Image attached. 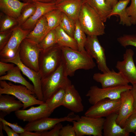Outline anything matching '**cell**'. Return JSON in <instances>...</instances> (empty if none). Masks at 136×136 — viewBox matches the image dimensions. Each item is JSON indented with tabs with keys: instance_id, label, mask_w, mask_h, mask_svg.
Returning <instances> with one entry per match:
<instances>
[{
	"instance_id": "1",
	"label": "cell",
	"mask_w": 136,
	"mask_h": 136,
	"mask_svg": "<svg viewBox=\"0 0 136 136\" xmlns=\"http://www.w3.org/2000/svg\"><path fill=\"white\" fill-rule=\"evenodd\" d=\"M61 47L62 61L67 76H74L77 70H89L96 66L93 58L86 50L80 51L67 47Z\"/></svg>"
},
{
	"instance_id": "2",
	"label": "cell",
	"mask_w": 136,
	"mask_h": 136,
	"mask_svg": "<svg viewBox=\"0 0 136 136\" xmlns=\"http://www.w3.org/2000/svg\"><path fill=\"white\" fill-rule=\"evenodd\" d=\"M78 20L87 36H97L105 33L104 22L100 16L90 6L83 2Z\"/></svg>"
},
{
	"instance_id": "3",
	"label": "cell",
	"mask_w": 136,
	"mask_h": 136,
	"mask_svg": "<svg viewBox=\"0 0 136 136\" xmlns=\"http://www.w3.org/2000/svg\"><path fill=\"white\" fill-rule=\"evenodd\" d=\"M4 94L13 95L20 101L23 104V109L45 102L38 100L35 93L24 85L0 80V95Z\"/></svg>"
},
{
	"instance_id": "4",
	"label": "cell",
	"mask_w": 136,
	"mask_h": 136,
	"mask_svg": "<svg viewBox=\"0 0 136 136\" xmlns=\"http://www.w3.org/2000/svg\"><path fill=\"white\" fill-rule=\"evenodd\" d=\"M66 75L64 64L62 62L58 68L47 77L41 80V87L43 101H46L58 89L66 87L71 82Z\"/></svg>"
},
{
	"instance_id": "5",
	"label": "cell",
	"mask_w": 136,
	"mask_h": 136,
	"mask_svg": "<svg viewBox=\"0 0 136 136\" xmlns=\"http://www.w3.org/2000/svg\"><path fill=\"white\" fill-rule=\"evenodd\" d=\"M62 61L61 47L57 44L44 51H41L39 59V72L41 80L47 77L58 68Z\"/></svg>"
},
{
	"instance_id": "6",
	"label": "cell",
	"mask_w": 136,
	"mask_h": 136,
	"mask_svg": "<svg viewBox=\"0 0 136 136\" xmlns=\"http://www.w3.org/2000/svg\"><path fill=\"white\" fill-rule=\"evenodd\" d=\"M105 119L103 117L94 118L85 115L80 117L72 122L76 136H102Z\"/></svg>"
},
{
	"instance_id": "7",
	"label": "cell",
	"mask_w": 136,
	"mask_h": 136,
	"mask_svg": "<svg viewBox=\"0 0 136 136\" xmlns=\"http://www.w3.org/2000/svg\"><path fill=\"white\" fill-rule=\"evenodd\" d=\"M132 87V86L129 84L101 88L97 86H93L90 87L86 96L88 97L89 103L93 105L98 101L105 98H120L122 92L131 89Z\"/></svg>"
},
{
	"instance_id": "8",
	"label": "cell",
	"mask_w": 136,
	"mask_h": 136,
	"mask_svg": "<svg viewBox=\"0 0 136 136\" xmlns=\"http://www.w3.org/2000/svg\"><path fill=\"white\" fill-rule=\"evenodd\" d=\"M41 51L38 44L25 38L21 42L19 49L20 60L26 66L39 72V59Z\"/></svg>"
},
{
	"instance_id": "9",
	"label": "cell",
	"mask_w": 136,
	"mask_h": 136,
	"mask_svg": "<svg viewBox=\"0 0 136 136\" xmlns=\"http://www.w3.org/2000/svg\"><path fill=\"white\" fill-rule=\"evenodd\" d=\"M0 61L12 63L18 66L22 73L32 82L34 87V92L37 99L43 101L40 74L39 72L30 69L22 63L19 57V50L17 53L13 56L0 58Z\"/></svg>"
},
{
	"instance_id": "10",
	"label": "cell",
	"mask_w": 136,
	"mask_h": 136,
	"mask_svg": "<svg viewBox=\"0 0 136 136\" xmlns=\"http://www.w3.org/2000/svg\"><path fill=\"white\" fill-rule=\"evenodd\" d=\"M121 104L120 98H105L92 105L86 112L85 115L94 118L106 117L112 113H118Z\"/></svg>"
},
{
	"instance_id": "11",
	"label": "cell",
	"mask_w": 136,
	"mask_h": 136,
	"mask_svg": "<svg viewBox=\"0 0 136 136\" xmlns=\"http://www.w3.org/2000/svg\"><path fill=\"white\" fill-rule=\"evenodd\" d=\"M85 49L87 53L96 62L98 69L102 73L110 70L107 65L105 50L95 36H87Z\"/></svg>"
},
{
	"instance_id": "12",
	"label": "cell",
	"mask_w": 136,
	"mask_h": 136,
	"mask_svg": "<svg viewBox=\"0 0 136 136\" xmlns=\"http://www.w3.org/2000/svg\"><path fill=\"white\" fill-rule=\"evenodd\" d=\"M69 113L66 116L60 118H50L46 117L36 120L29 122L24 127L26 131L42 132L51 129L57 124L67 121L73 122L78 119L80 117Z\"/></svg>"
},
{
	"instance_id": "13",
	"label": "cell",
	"mask_w": 136,
	"mask_h": 136,
	"mask_svg": "<svg viewBox=\"0 0 136 136\" xmlns=\"http://www.w3.org/2000/svg\"><path fill=\"white\" fill-rule=\"evenodd\" d=\"M31 31L17 26L13 28L10 38L5 47L0 51V58L12 57L18 52L22 41Z\"/></svg>"
},
{
	"instance_id": "14",
	"label": "cell",
	"mask_w": 136,
	"mask_h": 136,
	"mask_svg": "<svg viewBox=\"0 0 136 136\" xmlns=\"http://www.w3.org/2000/svg\"><path fill=\"white\" fill-rule=\"evenodd\" d=\"M134 52L127 49L123 55V60L117 61L116 67L132 85L136 83V67L133 59Z\"/></svg>"
},
{
	"instance_id": "15",
	"label": "cell",
	"mask_w": 136,
	"mask_h": 136,
	"mask_svg": "<svg viewBox=\"0 0 136 136\" xmlns=\"http://www.w3.org/2000/svg\"><path fill=\"white\" fill-rule=\"evenodd\" d=\"M52 113L45 102L37 107L31 106L28 109H20L15 112L18 119L28 122L49 117Z\"/></svg>"
},
{
	"instance_id": "16",
	"label": "cell",
	"mask_w": 136,
	"mask_h": 136,
	"mask_svg": "<svg viewBox=\"0 0 136 136\" xmlns=\"http://www.w3.org/2000/svg\"><path fill=\"white\" fill-rule=\"evenodd\" d=\"M93 78L101 84L102 88L126 85L129 83L121 73L117 72L113 70L106 73H95Z\"/></svg>"
},
{
	"instance_id": "17",
	"label": "cell",
	"mask_w": 136,
	"mask_h": 136,
	"mask_svg": "<svg viewBox=\"0 0 136 136\" xmlns=\"http://www.w3.org/2000/svg\"><path fill=\"white\" fill-rule=\"evenodd\" d=\"M120 99L121 104L116 122L118 124L123 128L126 120L134 110L131 89L122 92Z\"/></svg>"
},
{
	"instance_id": "18",
	"label": "cell",
	"mask_w": 136,
	"mask_h": 136,
	"mask_svg": "<svg viewBox=\"0 0 136 136\" xmlns=\"http://www.w3.org/2000/svg\"><path fill=\"white\" fill-rule=\"evenodd\" d=\"M62 106L74 113L83 111L84 106L81 98L74 85L71 84L66 88Z\"/></svg>"
},
{
	"instance_id": "19",
	"label": "cell",
	"mask_w": 136,
	"mask_h": 136,
	"mask_svg": "<svg viewBox=\"0 0 136 136\" xmlns=\"http://www.w3.org/2000/svg\"><path fill=\"white\" fill-rule=\"evenodd\" d=\"M36 10L32 15L20 27L23 29L31 31L36 25L40 19L48 12L57 9L55 3H43L35 2Z\"/></svg>"
},
{
	"instance_id": "20",
	"label": "cell",
	"mask_w": 136,
	"mask_h": 136,
	"mask_svg": "<svg viewBox=\"0 0 136 136\" xmlns=\"http://www.w3.org/2000/svg\"><path fill=\"white\" fill-rule=\"evenodd\" d=\"M118 113H112L106 117L103 125V135L129 136V133L118 124L116 122Z\"/></svg>"
},
{
	"instance_id": "21",
	"label": "cell",
	"mask_w": 136,
	"mask_h": 136,
	"mask_svg": "<svg viewBox=\"0 0 136 136\" xmlns=\"http://www.w3.org/2000/svg\"><path fill=\"white\" fill-rule=\"evenodd\" d=\"M16 98L9 94L0 95V117L4 118L7 115L23 108V103L20 100H16Z\"/></svg>"
},
{
	"instance_id": "22",
	"label": "cell",
	"mask_w": 136,
	"mask_h": 136,
	"mask_svg": "<svg viewBox=\"0 0 136 136\" xmlns=\"http://www.w3.org/2000/svg\"><path fill=\"white\" fill-rule=\"evenodd\" d=\"M83 0H65L56 4L57 8L74 21L78 19Z\"/></svg>"
},
{
	"instance_id": "23",
	"label": "cell",
	"mask_w": 136,
	"mask_h": 136,
	"mask_svg": "<svg viewBox=\"0 0 136 136\" xmlns=\"http://www.w3.org/2000/svg\"><path fill=\"white\" fill-rule=\"evenodd\" d=\"M50 31L47 20L44 15L39 20L25 39L38 44Z\"/></svg>"
},
{
	"instance_id": "24",
	"label": "cell",
	"mask_w": 136,
	"mask_h": 136,
	"mask_svg": "<svg viewBox=\"0 0 136 136\" xmlns=\"http://www.w3.org/2000/svg\"><path fill=\"white\" fill-rule=\"evenodd\" d=\"M29 3L20 0H0V9L5 15L17 19L23 7Z\"/></svg>"
},
{
	"instance_id": "25",
	"label": "cell",
	"mask_w": 136,
	"mask_h": 136,
	"mask_svg": "<svg viewBox=\"0 0 136 136\" xmlns=\"http://www.w3.org/2000/svg\"><path fill=\"white\" fill-rule=\"evenodd\" d=\"M130 0H120L113 6L109 18L112 16L118 15L120 17L119 23L129 26L132 24L130 17L127 13L126 9Z\"/></svg>"
},
{
	"instance_id": "26",
	"label": "cell",
	"mask_w": 136,
	"mask_h": 136,
	"mask_svg": "<svg viewBox=\"0 0 136 136\" xmlns=\"http://www.w3.org/2000/svg\"><path fill=\"white\" fill-rule=\"evenodd\" d=\"M21 71L19 67L16 65L13 68L8 71L6 75L1 76L0 80H8L20 84L25 86L34 92L33 85L31 84L22 76L21 74Z\"/></svg>"
},
{
	"instance_id": "27",
	"label": "cell",
	"mask_w": 136,
	"mask_h": 136,
	"mask_svg": "<svg viewBox=\"0 0 136 136\" xmlns=\"http://www.w3.org/2000/svg\"><path fill=\"white\" fill-rule=\"evenodd\" d=\"M97 13L104 22L109 18L112 8L106 0H83Z\"/></svg>"
},
{
	"instance_id": "28",
	"label": "cell",
	"mask_w": 136,
	"mask_h": 136,
	"mask_svg": "<svg viewBox=\"0 0 136 136\" xmlns=\"http://www.w3.org/2000/svg\"><path fill=\"white\" fill-rule=\"evenodd\" d=\"M56 44L60 47H67L78 50L74 38L67 33L59 26L55 29Z\"/></svg>"
},
{
	"instance_id": "29",
	"label": "cell",
	"mask_w": 136,
	"mask_h": 136,
	"mask_svg": "<svg viewBox=\"0 0 136 136\" xmlns=\"http://www.w3.org/2000/svg\"><path fill=\"white\" fill-rule=\"evenodd\" d=\"M66 87H62L58 89L46 101L49 110L52 113L56 108L62 106Z\"/></svg>"
},
{
	"instance_id": "30",
	"label": "cell",
	"mask_w": 136,
	"mask_h": 136,
	"mask_svg": "<svg viewBox=\"0 0 136 136\" xmlns=\"http://www.w3.org/2000/svg\"><path fill=\"white\" fill-rule=\"evenodd\" d=\"M44 15L50 30L55 29L59 25L63 18V13L57 8L48 12Z\"/></svg>"
},
{
	"instance_id": "31",
	"label": "cell",
	"mask_w": 136,
	"mask_h": 136,
	"mask_svg": "<svg viewBox=\"0 0 136 136\" xmlns=\"http://www.w3.org/2000/svg\"><path fill=\"white\" fill-rule=\"evenodd\" d=\"M75 28L74 35V38L76 41L78 46V51H84L87 36L82 27L78 20L75 21Z\"/></svg>"
},
{
	"instance_id": "32",
	"label": "cell",
	"mask_w": 136,
	"mask_h": 136,
	"mask_svg": "<svg viewBox=\"0 0 136 136\" xmlns=\"http://www.w3.org/2000/svg\"><path fill=\"white\" fill-rule=\"evenodd\" d=\"M36 6L35 2L29 3L22 9L20 14L17 19L18 25L20 26L35 13Z\"/></svg>"
},
{
	"instance_id": "33",
	"label": "cell",
	"mask_w": 136,
	"mask_h": 136,
	"mask_svg": "<svg viewBox=\"0 0 136 136\" xmlns=\"http://www.w3.org/2000/svg\"><path fill=\"white\" fill-rule=\"evenodd\" d=\"M56 44L55 29L50 30L38 44L41 51L47 50Z\"/></svg>"
},
{
	"instance_id": "34",
	"label": "cell",
	"mask_w": 136,
	"mask_h": 136,
	"mask_svg": "<svg viewBox=\"0 0 136 136\" xmlns=\"http://www.w3.org/2000/svg\"><path fill=\"white\" fill-rule=\"evenodd\" d=\"M59 26L67 33L74 38L75 21L63 13V18Z\"/></svg>"
},
{
	"instance_id": "35",
	"label": "cell",
	"mask_w": 136,
	"mask_h": 136,
	"mask_svg": "<svg viewBox=\"0 0 136 136\" xmlns=\"http://www.w3.org/2000/svg\"><path fill=\"white\" fill-rule=\"evenodd\" d=\"M17 19L5 14L1 17L0 21V32L12 29L18 25Z\"/></svg>"
},
{
	"instance_id": "36",
	"label": "cell",
	"mask_w": 136,
	"mask_h": 136,
	"mask_svg": "<svg viewBox=\"0 0 136 136\" xmlns=\"http://www.w3.org/2000/svg\"><path fill=\"white\" fill-rule=\"evenodd\" d=\"M123 128L125 131L130 133H134L136 130V109L126 120Z\"/></svg>"
},
{
	"instance_id": "37",
	"label": "cell",
	"mask_w": 136,
	"mask_h": 136,
	"mask_svg": "<svg viewBox=\"0 0 136 136\" xmlns=\"http://www.w3.org/2000/svg\"><path fill=\"white\" fill-rule=\"evenodd\" d=\"M117 41L124 47L128 46L136 47V35H125L118 38Z\"/></svg>"
},
{
	"instance_id": "38",
	"label": "cell",
	"mask_w": 136,
	"mask_h": 136,
	"mask_svg": "<svg viewBox=\"0 0 136 136\" xmlns=\"http://www.w3.org/2000/svg\"><path fill=\"white\" fill-rule=\"evenodd\" d=\"M13 28L0 32V51L5 47L11 37Z\"/></svg>"
},
{
	"instance_id": "39",
	"label": "cell",
	"mask_w": 136,
	"mask_h": 136,
	"mask_svg": "<svg viewBox=\"0 0 136 136\" xmlns=\"http://www.w3.org/2000/svg\"><path fill=\"white\" fill-rule=\"evenodd\" d=\"M129 6L127 7L126 11L130 17L132 24H136V0H130Z\"/></svg>"
},
{
	"instance_id": "40",
	"label": "cell",
	"mask_w": 136,
	"mask_h": 136,
	"mask_svg": "<svg viewBox=\"0 0 136 136\" xmlns=\"http://www.w3.org/2000/svg\"><path fill=\"white\" fill-rule=\"evenodd\" d=\"M61 123L57 124L50 131L41 132V136H59L60 130L63 126Z\"/></svg>"
},
{
	"instance_id": "41",
	"label": "cell",
	"mask_w": 136,
	"mask_h": 136,
	"mask_svg": "<svg viewBox=\"0 0 136 136\" xmlns=\"http://www.w3.org/2000/svg\"><path fill=\"white\" fill-rule=\"evenodd\" d=\"M59 136H76L73 126L68 124L62 126L60 130Z\"/></svg>"
},
{
	"instance_id": "42",
	"label": "cell",
	"mask_w": 136,
	"mask_h": 136,
	"mask_svg": "<svg viewBox=\"0 0 136 136\" xmlns=\"http://www.w3.org/2000/svg\"><path fill=\"white\" fill-rule=\"evenodd\" d=\"M0 121L8 126L15 132L19 134L24 132L26 130L24 128L19 125L17 123H11L7 121L4 118L1 117H0Z\"/></svg>"
},
{
	"instance_id": "43",
	"label": "cell",
	"mask_w": 136,
	"mask_h": 136,
	"mask_svg": "<svg viewBox=\"0 0 136 136\" xmlns=\"http://www.w3.org/2000/svg\"><path fill=\"white\" fill-rule=\"evenodd\" d=\"M15 64L8 63L7 62L0 61V76L6 75V72L11 69L15 66Z\"/></svg>"
},
{
	"instance_id": "44",
	"label": "cell",
	"mask_w": 136,
	"mask_h": 136,
	"mask_svg": "<svg viewBox=\"0 0 136 136\" xmlns=\"http://www.w3.org/2000/svg\"><path fill=\"white\" fill-rule=\"evenodd\" d=\"M3 123V129L6 132L8 136H20V134L15 132L7 125Z\"/></svg>"
},
{
	"instance_id": "45",
	"label": "cell",
	"mask_w": 136,
	"mask_h": 136,
	"mask_svg": "<svg viewBox=\"0 0 136 136\" xmlns=\"http://www.w3.org/2000/svg\"><path fill=\"white\" fill-rule=\"evenodd\" d=\"M132 85L131 89L132 95L133 99V106L134 109H136V83Z\"/></svg>"
},
{
	"instance_id": "46",
	"label": "cell",
	"mask_w": 136,
	"mask_h": 136,
	"mask_svg": "<svg viewBox=\"0 0 136 136\" xmlns=\"http://www.w3.org/2000/svg\"><path fill=\"white\" fill-rule=\"evenodd\" d=\"M41 132L32 131L25 130L24 132L20 134V136H41Z\"/></svg>"
},
{
	"instance_id": "47",
	"label": "cell",
	"mask_w": 136,
	"mask_h": 136,
	"mask_svg": "<svg viewBox=\"0 0 136 136\" xmlns=\"http://www.w3.org/2000/svg\"><path fill=\"white\" fill-rule=\"evenodd\" d=\"M22 2L30 3L35 2H40L48 3H56V0H20Z\"/></svg>"
},
{
	"instance_id": "48",
	"label": "cell",
	"mask_w": 136,
	"mask_h": 136,
	"mask_svg": "<svg viewBox=\"0 0 136 136\" xmlns=\"http://www.w3.org/2000/svg\"><path fill=\"white\" fill-rule=\"evenodd\" d=\"M108 3L112 7L118 2V0H106Z\"/></svg>"
},
{
	"instance_id": "49",
	"label": "cell",
	"mask_w": 136,
	"mask_h": 136,
	"mask_svg": "<svg viewBox=\"0 0 136 136\" xmlns=\"http://www.w3.org/2000/svg\"><path fill=\"white\" fill-rule=\"evenodd\" d=\"M3 129V124L2 122L0 121V136H4L2 130Z\"/></svg>"
},
{
	"instance_id": "50",
	"label": "cell",
	"mask_w": 136,
	"mask_h": 136,
	"mask_svg": "<svg viewBox=\"0 0 136 136\" xmlns=\"http://www.w3.org/2000/svg\"><path fill=\"white\" fill-rule=\"evenodd\" d=\"M65 0H56L55 3L56 4H57L60 3Z\"/></svg>"
},
{
	"instance_id": "51",
	"label": "cell",
	"mask_w": 136,
	"mask_h": 136,
	"mask_svg": "<svg viewBox=\"0 0 136 136\" xmlns=\"http://www.w3.org/2000/svg\"><path fill=\"white\" fill-rule=\"evenodd\" d=\"M134 133V134L135 135V136H136V130L135 132Z\"/></svg>"
},
{
	"instance_id": "52",
	"label": "cell",
	"mask_w": 136,
	"mask_h": 136,
	"mask_svg": "<svg viewBox=\"0 0 136 136\" xmlns=\"http://www.w3.org/2000/svg\"></svg>"
},
{
	"instance_id": "53",
	"label": "cell",
	"mask_w": 136,
	"mask_h": 136,
	"mask_svg": "<svg viewBox=\"0 0 136 136\" xmlns=\"http://www.w3.org/2000/svg\"></svg>"
}]
</instances>
